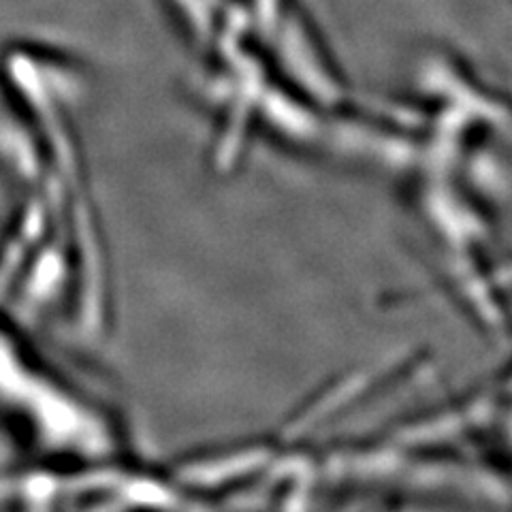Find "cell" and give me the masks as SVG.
<instances>
[{"mask_svg":"<svg viewBox=\"0 0 512 512\" xmlns=\"http://www.w3.org/2000/svg\"><path fill=\"white\" fill-rule=\"evenodd\" d=\"M502 278H504L508 284H512V263L502 271Z\"/></svg>","mask_w":512,"mask_h":512,"instance_id":"1","label":"cell"}]
</instances>
